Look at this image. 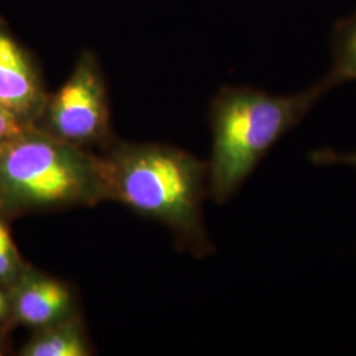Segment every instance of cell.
Returning <instances> with one entry per match:
<instances>
[{"label": "cell", "instance_id": "obj_7", "mask_svg": "<svg viewBox=\"0 0 356 356\" xmlns=\"http://www.w3.org/2000/svg\"><path fill=\"white\" fill-rule=\"evenodd\" d=\"M20 355H92V346L81 313L72 318L36 330L31 341L22 348Z\"/></svg>", "mask_w": 356, "mask_h": 356}, {"label": "cell", "instance_id": "obj_8", "mask_svg": "<svg viewBox=\"0 0 356 356\" xmlns=\"http://www.w3.org/2000/svg\"><path fill=\"white\" fill-rule=\"evenodd\" d=\"M337 86L356 81V10L339 19L331 33V67Z\"/></svg>", "mask_w": 356, "mask_h": 356}, {"label": "cell", "instance_id": "obj_10", "mask_svg": "<svg viewBox=\"0 0 356 356\" xmlns=\"http://www.w3.org/2000/svg\"><path fill=\"white\" fill-rule=\"evenodd\" d=\"M309 161L318 166L343 165L356 169V151L319 148L309 153Z\"/></svg>", "mask_w": 356, "mask_h": 356}, {"label": "cell", "instance_id": "obj_5", "mask_svg": "<svg viewBox=\"0 0 356 356\" xmlns=\"http://www.w3.org/2000/svg\"><path fill=\"white\" fill-rule=\"evenodd\" d=\"M48 97L26 51L0 28V107L26 126H33Z\"/></svg>", "mask_w": 356, "mask_h": 356}, {"label": "cell", "instance_id": "obj_12", "mask_svg": "<svg viewBox=\"0 0 356 356\" xmlns=\"http://www.w3.org/2000/svg\"><path fill=\"white\" fill-rule=\"evenodd\" d=\"M13 319L11 288L0 284V325Z\"/></svg>", "mask_w": 356, "mask_h": 356}, {"label": "cell", "instance_id": "obj_3", "mask_svg": "<svg viewBox=\"0 0 356 356\" xmlns=\"http://www.w3.org/2000/svg\"><path fill=\"white\" fill-rule=\"evenodd\" d=\"M106 202L97 153L38 128L0 144V214L61 211Z\"/></svg>", "mask_w": 356, "mask_h": 356}, {"label": "cell", "instance_id": "obj_2", "mask_svg": "<svg viewBox=\"0 0 356 356\" xmlns=\"http://www.w3.org/2000/svg\"><path fill=\"white\" fill-rule=\"evenodd\" d=\"M337 88L326 73L316 83L292 94L277 95L251 86L219 90L209 110V197L216 204L229 202L266 154Z\"/></svg>", "mask_w": 356, "mask_h": 356}, {"label": "cell", "instance_id": "obj_4", "mask_svg": "<svg viewBox=\"0 0 356 356\" xmlns=\"http://www.w3.org/2000/svg\"><path fill=\"white\" fill-rule=\"evenodd\" d=\"M33 127L92 152L114 140L106 76L92 51L79 54L72 74L48 97Z\"/></svg>", "mask_w": 356, "mask_h": 356}, {"label": "cell", "instance_id": "obj_11", "mask_svg": "<svg viewBox=\"0 0 356 356\" xmlns=\"http://www.w3.org/2000/svg\"><path fill=\"white\" fill-rule=\"evenodd\" d=\"M28 127L31 126L22 123L13 115L7 113L0 107V144L20 135Z\"/></svg>", "mask_w": 356, "mask_h": 356}, {"label": "cell", "instance_id": "obj_6", "mask_svg": "<svg viewBox=\"0 0 356 356\" xmlns=\"http://www.w3.org/2000/svg\"><path fill=\"white\" fill-rule=\"evenodd\" d=\"M11 294L13 319L35 330L81 313L69 282L31 268L11 286Z\"/></svg>", "mask_w": 356, "mask_h": 356}, {"label": "cell", "instance_id": "obj_1", "mask_svg": "<svg viewBox=\"0 0 356 356\" xmlns=\"http://www.w3.org/2000/svg\"><path fill=\"white\" fill-rule=\"evenodd\" d=\"M95 153L106 201L163 223L178 247L195 257L216 252L204 219L207 161L176 147L118 139Z\"/></svg>", "mask_w": 356, "mask_h": 356}, {"label": "cell", "instance_id": "obj_9", "mask_svg": "<svg viewBox=\"0 0 356 356\" xmlns=\"http://www.w3.org/2000/svg\"><path fill=\"white\" fill-rule=\"evenodd\" d=\"M28 267L13 243L8 226L0 214V284L13 286L24 275Z\"/></svg>", "mask_w": 356, "mask_h": 356}]
</instances>
